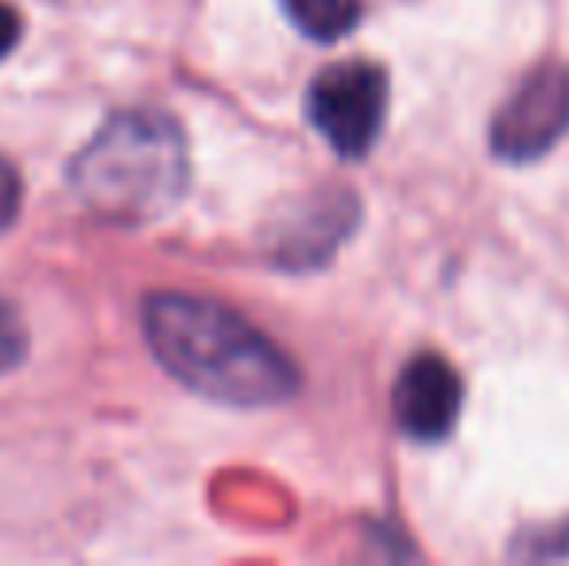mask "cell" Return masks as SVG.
<instances>
[{"instance_id":"4","label":"cell","mask_w":569,"mask_h":566,"mask_svg":"<svg viewBox=\"0 0 569 566\" xmlns=\"http://www.w3.org/2000/svg\"><path fill=\"white\" fill-rule=\"evenodd\" d=\"M569 132V67H539L519 82L492 121V151L508 163L547 156Z\"/></svg>"},{"instance_id":"10","label":"cell","mask_w":569,"mask_h":566,"mask_svg":"<svg viewBox=\"0 0 569 566\" xmlns=\"http://www.w3.org/2000/svg\"><path fill=\"white\" fill-rule=\"evenodd\" d=\"M16 43H20V16H16L12 4L0 0V62L16 51Z\"/></svg>"},{"instance_id":"7","label":"cell","mask_w":569,"mask_h":566,"mask_svg":"<svg viewBox=\"0 0 569 566\" xmlns=\"http://www.w3.org/2000/svg\"><path fill=\"white\" fill-rule=\"evenodd\" d=\"M279 4L287 20L318 43H333L360 23V0H279Z\"/></svg>"},{"instance_id":"2","label":"cell","mask_w":569,"mask_h":566,"mask_svg":"<svg viewBox=\"0 0 569 566\" xmlns=\"http://www.w3.org/2000/svg\"><path fill=\"white\" fill-rule=\"evenodd\" d=\"M70 187L109 226L159 221L190 187V151L179 121L163 109H120L70 159Z\"/></svg>"},{"instance_id":"1","label":"cell","mask_w":569,"mask_h":566,"mask_svg":"<svg viewBox=\"0 0 569 566\" xmlns=\"http://www.w3.org/2000/svg\"><path fill=\"white\" fill-rule=\"evenodd\" d=\"M140 318L156 361L202 400L226 408H276L299 393L291 357L226 302L187 291H151Z\"/></svg>"},{"instance_id":"5","label":"cell","mask_w":569,"mask_h":566,"mask_svg":"<svg viewBox=\"0 0 569 566\" xmlns=\"http://www.w3.org/2000/svg\"><path fill=\"white\" fill-rule=\"evenodd\" d=\"M465 388L461 377L446 357L419 354L403 365L391 393V408H396V424L415 443H442L457 427L461 416Z\"/></svg>"},{"instance_id":"6","label":"cell","mask_w":569,"mask_h":566,"mask_svg":"<svg viewBox=\"0 0 569 566\" xmlns=\"http://www.w3.org/2000/svg\"><path fill=\"white\" fill-rule=\"evenodd\" d=\"M352 221V198H322V202L307 206L302 214L287 218L276 229V260L291 268H307L333 252V245L345 237Z\"/></svg>"},{"instance_id":"8","label":"cell","mask_w":569,"mask_h":566,"mask_svg":"<svg viewBox=\"0 0 569 566\" xmlns=\"http://www.w3.org/2000/svg\"><path fill=\"white\" fill-rule=\"evenodd\" d=\"M28 357V326L8 299H0V377L12 373Z\"/></svg>"},{"instance_id":"3","label":"cell","mask_w":569,"mask_h":566,"mask_svg":"<svg viewBox=\"0 0 569 566\" xmlns=\"http://www.w3.org/2000/svg\"><path fill=\"white\" fill-rule=\"evenodd\" d=\"M307 117L341 159H365L388 117V70L368 59L326 67L307 90Z\"/></svg>"},{"instance_id":"9","label":"cell","mask_w":569,"mask_h":566,"mask_svg":"<svg viewBox=\"0 0 569 566\" xmlns=\"http://www.w3.org/2000/svg\"><path fill=\"white\" fill-rule=\"evenodd\" d=\"M20 210H23V179L12 159L0 156V234H8L16 226Z\"/></svg>"}]
</instances>
